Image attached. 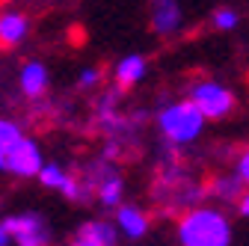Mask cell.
<instances>
[{
    "instance_id": "obj_11",
    "label": "cell",
    "mask_w": 249,
    "mask_h": 246,
    "mask_svg": "<svg viewBox=\"0 0 249 246\" xmlns=\"http://www.w3.org/2000/svg\"><path fill=\"white\" fill-rule=\"evenodd\" d=\"M249 187L240 181L237 172H220V175H213L208 178V199L213 202H223V205H237L243 199Z\"/></svg>"
},
{
    "instance_id": "obj_15",
    "label": "cell",
    "mask_w": 249,
    "mask_h": 246,
    "mask_svg": "<svg viewBox=\"0 0 249 246\" xmlns=\"http://www.w3.org/2000/svg\"><path fill=\"white\" fill-rule=\"evenodd\" d=\"M69 169H62L59 163H45V169L39 172V181H42V187L48 190H62L66 187V181H69Z\"/></svg>"
},
{
    "instance_id": "obj_9",
    "label": "cell",
    "mask_w": 249,
    "mask_h": 246,
    "mask_svg": "<svg viewBox=\"0 0 249 246\" xmlns=\"http://www.w3.org/2000/svg\"><path fill=\"white\" fill-rule=\"evenodd\" d=\"M48 86H51V77H48V66L45 63H39V59H27V63L18 69V89H21L24 98H30V101L45 98Z\"/></svg>"
},
{
    "instance_id": "obj_10",
    "label": "cell",
    "mask_w": 249,
    "mask_h": 246,
    "mask_svg": "<svg viewBox=\"0 0 249 246\" xmlns=\"http://www.w3.org/2000/svg\"><path fill=\"white\" fill-rule=\"evenodd\" d=\"M116 226L124 237H131V240H140L148 234L151 228V213L140 205H119L116 208Z\"/></svg>"
},
{
    "instance_id": "obj_16",
    "label": "cell",
    "mask_w": 249,
    "mask_h": 246,
    "mask_svg": "<svg viewBox=\"0 0 249 246\" xmlns=\"http://www.w3.org/2000/svg\"><path fill=\"white\" fill-rule=\"evenodd\" d=\"M211 21H213V27H216V30L229 33V30H234V27L240 24V15H237L231 6H223V9H216V12L211 15Z\"/></svg>"
},
{
    "instance_id": "obj_5",
    "label": "cell",
    "mask_w": 249,
    "mask_h": 246,
    "mask_svg": "<svg viewBox=\"0 0 249 246\" xmlns=\"http://www.w3.org/2000/svg\"><path fill=\"white\" fill-rule=\"evenodd\" d=\"M3 226L9 228L12 243H18V246H51V226L36 211L3 217Z\"/></svg>"
},
{
    "instance_id": "obj_13",
    "label": "cell",
    "mask_w": 249,
    "mask_h": 246,
    "mask_svg": "<svg viewBox=\"0 0 249 246\" xmlns=\"http://www.w3.org/2000/svg\"><path fill=\"white\" fill-rule=\"evenodd\" d=\"M27 36H30V18L24 12H3V18H0V45L9 51V48H18Z\"/></svg>"
},
{
    "instance_id": "obj_1",
    "label": "cell",
    "mask_w": 249,
    "mask_h": 246,
    "mask_svg": "<svg viewBox=\"0 0 249 246\" xmlns=\"http://www.w3.org/2000/svg\"><path fill=\"white\" fill-rule=\"evenodd\" d=\"M205 196H208V181L202 184L190 169H184L178 155H169L160 163L158 175H154V184H151V202L160 213L181 217L184 211L202 205Z\"/></svg>"
},
{
    "instance_id": "obj_14",
    "label": "cell",
    "mask_w": 249,
    "mask_h": 246,
    "mask_svg": "<svg viewBox=\"0 0 249 246\" xmlns=\"http://www.w3.org/2000/svg\"><path fill=\"white\" fill-rule=\"evenodd\" d=\"M24 137H27V134H24V128L18 125V122H12V119H3V122H0V158H6Z\"/></svg>"
},
{
    "instance_id": "obj_8",
    "label": "cell",
    "mask_w": 249,
    "mask_h": 246,
    "mask_svg": "<svg viewBox=\"0 0 249 246\" xmlns=\"http://www.w3.org/2000/svg\"><path fill=\"white\" fill-rule=\"evenodd\" d=\"M119 226L107 220H86L77 226L69 246H116L119 243Z\"/></svg>"
},
{
    "instance_id": "obj_17",
    "label": "cell",
    "mask_w": 249,
    "mask_h": 246,
    "mask_svg": "<svg viewBox=\"0 0 249 246\" xmlns=\"http://www.w3.org/2000/svg\"><path fill=\"white\" fill-rule=\"evenodd\" d=\"M98 83H101V69H83L80 74H77V89L80 92H89V89H98Z\"/></svg>"
},
{
    "instance_id": "obj_4",
    "label": "cell",
    "mask_w": 249,
    "mask_h": 246,
    "mask_svg": "<svg viewBox=\"0 0 249 246\" xmlns=\"http://www.w3.org/2000/svg\"><path fill=\"white\" fill-rule=\"evenodd\" d=\"M190 98H193V104L205 113L208 122H220V119L231 116L234 107H237L234 89H229V86L220 83V80H196V83L190 86Z\"/></svg>"
},
{
    "instance_id": "obj_2",
    "label": "cell",
    "mask_w": 249,
    "mask_h": 246,
    "mask_svg": "<svg viewBox=\"0 0 249 246\" xmlns=\"http://www.w3.org/2000/svg\"><path fill=\"white\" fill-rule=\"evenodd\" d=\"M178 246H231V220L216 205H196L175 223Z\"/></svg>"
},
{
    "instance_id": "obj_6",
    "label": "cell",
    "mask_w": 249,
    "mask_h": 246,
    "mask_svg": "<svg viewBox=\"0 0 249 246\" xmlns=\"http://www.w3.org/2000/svg\"><path fill=\"white\" fill-rule=\"evenodd\" d=\"M0 166L9 175L18 178H39V172L45 169V158H42V148L33 137H24L6 158H0Z\"/></svg>"
},
{
    "instance_id": "obj_3",
    "label": "cell",
    "mask_w": 249,
    "mask_h": 246,
    "mask_svg": "<svg viewBox=\"0 0 249 246\" xmlns=\"http://www.w3.org/2000/svg\"><path fill=\"white\" fill-rule=\"evenodd\" d=\"M154 122H158V131L166 142L184 148L190 145L202 137L205 131V113L193 104V98H181V101H172L166 107L158 110V116H154Z\"/></svg>"
},
{
    "instance_id": "obj_18",
    "label": "cell",
    "mask_w": 249,
    "mask_h": 246,
    "mask_svg": "<svg viewBox=\"0 0 249 246\" xmlns=\"http://www.w3.org/2000/svg\"><path fill=\"white\" fill-rule=\"evenodd\" d=\"M234 172L240 175V181L249 187V145H246V148L240 151V155H237V160H234Z\"/></svg>"
},
{
    "instance_id": "obj_7",
    "label": "cell",
    "mask_w": 249,
    "mask_h": 246,
    "mask_svg": "<svg viewBox=\"0 0 249 246\" xmlns=\"http://www.w3.org/2000/svg\"><path fill=\"white\" fill-rule=\"evenodd\" d=\"M148 27L154 36L169 39L184 27V12L178 0H151L148 3Z\"/></svg>"
},
{
    "instance_id": "obj_12",
    "label": "cell",
    "mask_w": 249,
    "mask_h": 246,
    "mask_svg": "<svg viewBox=\"0 0 249 246\" xmlns=\"http://www.w3.org/2000/svg\"><path fill=\"white\" fill-rule=\"evenodd\" d=\"M148 71V63H145V56L142 53H128V56H122L116 69H113V83L119 89H134Z\"/></svg>"
},
{
    "instance_id": "obj_19",
    "label": "cell",
    "mask_w": 249,
    "mask_h": 246,
    "mask_svg": "<svg viewBox=\"0 0 249 246\" xmlns=\"http://www.w3.org/2000/svg\"><path fill=\"white\" fill-rule=\"evenodd\" d=\"M237 211H240V217H249V190H246L243 199L237 202Z\"/></svg>"
}]
</instances>
